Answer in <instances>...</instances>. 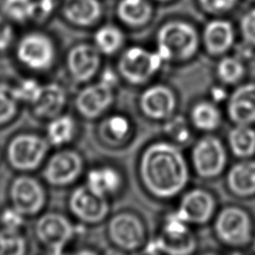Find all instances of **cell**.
Masks as SVG:
<instances>
[{
  "mask_svg": "<svg viewBox=\"0 0 255 255\" xmlns=\"http://www.w3.org/2000/svg\"><path fill=\"white\" fill-rule=\"evenodd\" d=\"M134 169L141 191L159 203L175 201L189 186L192 175L182 147L161 135L141 145Z\"/></svg>",
  "mask_w": 255,
  "mask_h": 255,
  "instance_id": "6da1fadb",
  "label": "cell"
},
{
  "mask_svg": "<svg viewBox=\"0 0 255 255\" xmlns=\"http://www.w3.org/2000/svg\"><path fill=\"white\" fill-rule=\"evenodd\" d=\"M210 226L215 241L231 252L247 250L255 242V216L240 203L220 205Z\"/></svg>",
  "mask_w": 255,
  "mask_h": 255,
  "instance_id": "7a4b0ae2",
  "label": "cell"
},
{
  "mask_svg": "<svg viewBox=\"0 0 255 255\" xmlns=\"http://www.w3.org/2000/svg\"><path fill=\"white\" fill-rule=\"evenodd\" d=\"M199 239L195 228L172 209L160 216L143 253L146 255H195Z\"/></svg>",
  "mask_w": 255,
  "mask_h": 255,
  "instance_id": "3957f363",
  "label": "cell"
},
{
  "mask_svg": "<svg viewBox=\"0 0 255 255\" xmlns=\"http://www.w3.org/2000/svg\"><path fill=\"white\" fill-rule=\"evenodd\" d=\"M105 235L109 245L130 255L143 253L151 232L143 214L132 207L111 212L105 222Z\"/></svg>",
  "mask_w": 255,
  "mask_h": 255,
  "instance_id": "277c9868",
  "label": "cell"
},
{
  "mask_svg": "<svg viewBox=\"0 0 255 255\" xmlns=\"http://www.w3.org/2000/svg\"><path fill=\"white\" fill-rule=\"evenodd\" d=\"M229 151L216 133H203L193 139L187 154L192 175L201 181H214L224 175L228 167Z\"/></svg>",
  "mask_w": 255,
  "mask_h": 255,
  "instance_id": "5b68a950",
  "label": "cell"
},
{
  "mask_svg": "<svg viewBox=\"0 0 255 255\" xmlns=\"http://www.w3.org/2000/svg\"><path fill=\"white\" fill-rule=\"evenodd\" d=\"M88 167L84 153L73 147L56 148L42 166V177L54 188H72L84 178Z\"/></svg>",
  "mask_w": 255,
  "mask_h": 255,
  "instance_id": "8992f818",
  "label": "cell"
},
{
  "mask_svg": "<svg viewBox=\"0 0 255 255\" xmlns=\"http://www.w3.org/2000/svg\"><path fill=\"white\" fill-rule=\"evenodd\" d=\"M156 52L162 61H186L192 58L199 46L195 28L188 22L172 20L164 23L155 36Z\"/></svg>",
  "mask_w": 255,
  "mask_h": 255,
  "instance_id": "52a82bcc",
  "label": "cell"
},
{
  "mask_svg": "<svg viewBox=\"0 0 255 255\" xmlns=\"http://www.w3.org/2000/svg\"><path fill=\"white\" fill-rule=\"evenodd\" d=\"M50 149L51 145L45 135L20 132L8 141L5 156L12 169L20 173H30L43 166Z\"/></svg>",
  "mask_w": 255,
  "mask_h": 255,
  "instance_id": "ba28073f",
  "label": "cell"
},
{
  "mask_svg": "<svg viewBox=\"0 0 255 255\" xmlns=\"http://www.w3.org/2000/svg\"><path fill=\"white\" fill-rule=\"evenodd\" d=\"M219 198L216 192L204 185L188 186L175 200L173 210L195 229L210 225L218 208Z\"/></svg>",
  "mask_w": 255,
  "mask_h": 255,
  "instance_id": "9c48e42d",
  "label": "cell"
},
{
  "mask_svg": "<svg viewBox=\"0 0 255 255\" xmlns=\"http://www.w3.org/2000/svg\"><path fill=\"white\" fill-rule=\"evenodd\" d=\"M67 209L78 225L95 227L106 222L112 212V201L95 193L82 182L71 188Z\"/></svg>",
  "mask_w": 255,
  "mask_h": 255,
  "instance_id": "30bf717a",
  "label": "cell"
},
{
  "mask_svg": "<svg viewBox=\"0 0 255 255\" xmlns=\"http://www.w3.org/2000/svg\"><path fill=\"white\" fill-rule=\"evenodd\" d=\"M137 136L135 120L126 112L111 111L96 121L94 137L107 150L127 149Z\"/></svg>",
  "mask_w": 255,
  "mask_h": 255,
  "instance_id": "8fae6325",
  "label": "cell"
},
{
  "mask_svg": "<svg viewBox=\"0 0 255 255\" xmlns=\"http://www.w3.org/2000/svg\"><path fill=\"white\" fill-rule=\"evenodd\" d=\"M78 226L70 215L59 211H47L39 214L34 225V234L48 252H65L75 240Z\"/></svg>",
  "mask_w": 255,
  "mask_h": 255,
  "instance_id": "7c38bea8",
  "label": "cell"
},
{
  "mask_svg": "<svg viewBox=\"0 0 255 255\" xmlns=\"http://www.w3.org/2000/svg\"><path fill=\"white\" fill-rule=\"evenodd\" d=\"M116 96V85L103 78L86 84L74 99L75 114L80 120L96 122L112 111Z\"/></svg>",
  "mask_w": 255,
  "mask_h": 255,
  "instance_id": "4fadbf2b",
  "label": "cell"
},
{
  "mask_svg": "<svg viewBox=\"0 0 255 255\" xmlns=\"http://www.w3.org/2000/svg\"><path fill=\"white\" fill-rule=\"evenodd\" d=\"M161 62L162 59L157 52L140 46H132L121 55L118 62V73L130 86H144L159 71Z\"/></svg>",
  "mask_w": 255,
  "mask_h": 255,
  "instance_id": "5bb4252c",
  "label": "cell"
},
{
  "mask_svg": "<svg viewBox=\"0 0 255 255\" xmlns=\"http://www.w3.org/2000/svg\"><path fill=\"white\" fill-rule=\"evenodd\" d=\"M83 182L95 193L113 202L127 190L128 176L121 164L113 160H100L88 165Z\"/></svg>",
  "mask_w": 255,
  "mask_h": 255,
  "instance_id": "9a60e30c",
  "label": "cell"
},
{
  "mask_svg": "<svg viewBox=\"0 0 255 255\" xmlns=\"http://www.w3.org/2000/svg\"><path fill=\"white\" fill-rule=\"evenodd\" d=\"M136 108L143 120L161 125L177 114V95L168 85L151 84L138 95Z\"/></svg>",
  "mask_w": 255,
  "mask_h": 255,
  "instance_id": "2e32d148",
  "label": "cell"
},
{
  "mask_svg": "<svg viewBox=\"0 0 255 255\" xmlns=\"http://www.w3.org/2000/svg\"><path fill=\"white\" fill-rule=\"evenodd\" d=\"M8 197L10 205L25 217L41 214L48 200L44 184L29 173H20L11 180Z\"/></svg>",
  "mask_w": 255,
  "mask_h": 255,
  "instance_id": "e0dca14e",
  "label": "cell"
},
{
  "mask_svg": "<svg viewBox=\"0 0 255 255\" xmlns=\"http://www.w3.org/2000/svg\"><path fill=\"white\" fill-rule=\"evenodd\" d=\"M17 58L27 68L46 71L53 65L55 47L52 40L41 33L25 35L17 46Z\"/></svg>",
  "mask_w": 255,
  "mask_h": 255,
  "instance_id": "ac0fdd59",
  "label": "cell"
},
{
  "mask_svg": "<svg viewBox=\"0 0 255 255\" xmlns=\"http://www.w3.org/2000/svg\"><path fill=\"white\" fill-rule=\"evenodd\" d=\"M224 117L231 125L255 127V83L241 84L227 96Z\"/></svg>",
  "mask_w": 255,
  "mask_h": 255,
  "instance_id": "d6986e66",
  "label": "cell"
},
{
  "mask_svg": "<svg viewBox=\"0 0 255 255\" xmlns=\"http://www.w3.org/2000/svg\"><path fill=\"white\" fill-rule=\"evenodd\" d=\"M101 66V53L95 45L78 44L67 56V70L70 78L80 85L88 84L97 76Z\"/></svg>",
  "mask_w": 255,
  "mask_h": 255,
  "instance_id": "ffe728a7",
  "label": "cell"
},
{
  "mask_svg": "<svg viewBox=\"0 0 255 255\" xmlns=\"http://www.w3.org/2000/svg\"><path fill=\"white\" fill-rule=\"evenodd\" d=\"M225 191L237 199L255 197V158L236 159L223 175Z\"/></svg>",
  "mask_w": 255,
  "mask_h": 255,
  "instance_id": "44dd1931",
  "label": "cell"
},
{
  "mask_svg": "<svg viewBox=\"0 0 255 255\" xmlns=\"http://www.w3.org/2000/svg\"><path fill=\"white\" fill-rule=\"evenodd\" d=\"M67 104L68 93L65 87L59 83L52 82L42 85L36 100L30 108L37 120L48 122L65 113Z\"/></svg>",
  "mask_w": 255,
  "mask_h": 255,
  "instance_id": "7402d4cb",
  "label": "cell"
},
{
  "mask_svg": "<svg viewBox=\"0 0 255 255\" xmlns=\"http://www.w3.org/2000/svg\"><path fill=\"white\" fill-rule=\"evenodd\" d=\"M186 117L193 130L199 134L216 133L225 119L218 104L211 99L193 103Z\"/></svg>",
  "mask_w": 255,
  "mask_h": 255,
  "instance_id": "603a6c76",
  "label": "cell"
},
{
  "mask_svg": "<svg viewBox=\"0 0 255 255\" xmlns=\"http://www.w3.org/2000/svg\"><path fill=\"white\" fill-rule=\"evenodd\" d=\"M235 40L233 25L225 19H212L203 29L202 43L208 54L220 56L230 50Z\"/></svg>",
  "mask_w": 255,
  "mask_h": 255,
  "instance_id": "cb8c5ba5",
  "label": "cell"
},
{
  "mask_svg": "<svg viewBox=\"0 0 255 255\" xmlns=\"http://www.w3.org/2000/svg\"><path fill=\"white\" fill-rule=\"evenodd\" d=\"M79 118L63 113L47 122L45 136L51 147L72 146L80 134Z\"/></svg>",
  "mask_w": 255,
  "mask_h": 255,
  "instance_id": "d4e9b609",
  "label": "cell"
},
{
  "mask_svg": "<svg viewBox=\"0 0 255 255\" xmlns=\"http://www.w3.org/2000/svg\"><path fill=\"white\" fill-rule=\"evenodd\" d=\"M103 8L99 0H65L62 5L64 18L79 27H89L102 16Z\"/></svg>",
  "mask_w": 255,
  "mask_h": 255,
  "instance_id": "484cf974",
  "label": "cell"
},
{
  "mask_svg": "<svg viewBox=\"0 0 255 255\" xmlns=\"http://www.w3.org/2000/svg\"><path fill=\"white\" fill-rule=\"evenodd\" d=\"M225 143L230 155L236 159L255 156V127L232 125L225 136Z\"/></svg>",
  "mask_w": 255,
  "mask_h": 255,
  "instance_id": "4316f807",
  "label": "cell"
},
{
  "mask_svg": "<svg viewBox=\"0 0 255 255\" xmlns=\"http://www.w3.org/2000/svg\"><path fill=\"white\" fill-rule=\"evenodd\" d=\"M117 15L126 25L140 27L149 21L152 8L148 0H120L117 5Z\"/></svg>",
  "mask_w": 255,
  "mask_h": 255,
  "instance_id": "83f0119b",
  "label": "cell"
},
{
  "mask_svg": "<svg viewBox=\"0 0 255 255\" xmlns=\"http://www.w3.org/2000/svg\"><path fill=\"white\" fill-rule=\"evenodd\" d=\"M194 133L187 117L178 113L161 124V136L181 147L193 141Z\"/></svg>",
  "mask_w": 255,
  "mask_h": 255,
  "instance_id": "f1b7e54d",
  "label": "cell"
},
{
  "mask_svg": "<svg viewBox=\"0 0 255 255\" xmlns=\"http://www.w3.org/2000/svg\"><path fill=\"white\" fill-rule=\"evenodd\" d=\"M125 36L122 30L112 24L100 27L94 35V45L101 54L113 55L123 46Z\"/></svg>",
  "mask_w": 255,
  "mask_h": 255,
  "instance_id": "f546056e",
  "label": "cell"
},
{
  "mask_svg": "<svg viewBox=\"0 0 255 255\" xmlns=\"http://www.w3.org/2000/svg\"><path fill=\"white\" fill-rule=\"evenodd\" d=\"M245 66L236 57L225 56L216 66L217 80L223 86H235L241 82L245 76Z\"/></svg>",
  "mask_w": 255,
  "mask_h": 255,
  "instance_id": "4dcf8cb0",
  "label": "cell"
},
{
  "mask_svg": "<svg viewBox=\"0 0 255 255\" xmlns=\"http://www.w3.org/2000/svg\"><path fill=\"white\" fill-rule=\"evenodd\" d=\"M28 246L23 231L0 227V255H27Z\"/></svg>",
  "mask_w": 255,
  "mask_h": 255,
  "instance_id": "1f68e13d",
  "label": "cell"
},
{
  "mask_svg": "<svg viewBox=\"0 0 255 255\" xmlns=\"http://www.w3.org/2000/svg\"><path fill=\"white\" fill-rule=\"evenodd\" d=\"M19 104L13 86L0 83V127L10 124L17 117Z\"/></svg>",
  "mask_w": 255,
  "mask_h": 255,
  "instance_id": "d6a6232c",
  "label": "cell"
},
{
  "mask_svg": "<svg viewBox=\"0 0 255 255\" xmlns=\"http://www.w3.org/2000/svg\"><path fill=\"white\" fill-rule=\"evenodd\" d=\"M35 4L33 0H2L1 6L4 15L16 22H25L34 17Z\"/></svg>",
  "mask_w": 255,
  "mask_h": 255,
  "instance_id": "836d02e7",
  "label": "cell"
},
{
  "mask_svg": "<svg viewBox=\"0 0 255 255\" xmlns=\"http://www.w3.org/2000/svg\"><path fill=\"white\" fill-rule=\"evenodd\" d=\"M42 85L32 79H26L18 85L13 86L15 96L19 103H26L31 106L36 100Z\"/></svg>",
  "mask_w": 255,
  "mask_h": 255,
  "instance_id": "e575fe53",
  "label": "cell"
},
{
  "mask_svg": "<svg viewBox=\"0 0 255 255\" xmlns=\"http://www.w3.org/2000/svg\"><path fill=\"white\" fill-rule=\"evenodd\" d=\"M26 217L11 205L5 207L0 212V225L2 228L23 231Z\"/></svg>",
  "mask_w": 255,
  "mask_h": 255,
  "instance_id": "d590c367",
  "label": "cell"
},
{
  "mask_svg": "<svg viewBox=\"0 0 255 255\" xmlns=\"http://www.w3.org/2000/svg\"><path fill=\"white\" fill-rule=\"evenodd\" d=\"M240 31L244 41L255 47V8L247 11L240 20Z\"/></svg>",
  "mask_w": 255,
  "mask_h": 255,
  "instance_id": "8d00e7d4",
  "label": "cell"
},
{
  "mask_svg": "<svg viewBox=\"0 0 255 255\" xmlns=\"http://www.w3.org/2000/svg\"><path fill=\"white\" fill-rule=\"evenodd\" d=\"M200 7L207 13L220 15L233 9L238 0H197Z\"/></svg>",
  "mask_w": 255,
  "mask_h": 255,
  "instance_id": "74e56055",
  "label": "cell"
},
{
  "mask_svg": "<svg viewBox=\"0 0 255 255\" xmlns=\"http://www.w3.org/2000/svg\"><path fill=\"white\" fill-rule=\"evenodd\" d=\"M13 39V29L9 21L0 15V51L6 50Z\"/></svg>",
  "mask_w": 255,
  "mask_h": 255,
  "instance_id": "f35d334b",
  "label": "cell"
},
{
  "mask_svg": "<svg viewBox=\"0 0 255 255\" xmlns=\"http://www.w3.org/2000/svg\"><path fill=\"white\" fill-rule=\"evenodd\" d=\"M66 255H102V251H99L92 246H81L70 252L66 251Z\"/></svg>",
  "mask_w": 255,
  "mask_h": 255,
  "instance_id": "ab89813d",
  "label": "cell"
},
{
  "mask_svg": "<svg viewBox=\"0 0 255 255\" xmlns=\"http://www.w3.org/2000/svg\"><path fill=\"white\" fill-rule=\"evenodd\" d=\"M102 255H130V254H128L119 248L109 245L102 251Z\"/></svg>",
  "mask_w": 255,
  "mask_h": 255,
  "instance_id": "60d3db41",
  "label": "cell"
},
{
  "mask_svg": "<svg viewBox=\"0 0 255 255\" xmlns=\"http://www.w3.org/2000/svg\"><path fill=\"white\" fill-rule=\"evenodd\" d=\"M195 255H229V254L219 252L218 250L209 249V250H204V251H202V252H197Z\"/></svg>",
  "mask_w": 255,
  "mask_h": 255,
  "instance_id": "b9f144b4",
  "label": "cell"
},
{
  "mask_svg": "<svg viewBox=\"0 0 255 255\" xmlns=\"http://www.w3.org/2000/svg\"><path fill=\"white\" fill-rule=\"evenodd\" d=\"M48 255H66L65 252H48Z\"/></svg>",
  "mask_w": 255,
  "mask_h": 255,
  "instance_id": "7bdbcfd3",
  "label": "cell"
},
{
  "mask_svg": "<svg viewBox=\"0 0 255 255\" xmlns=\"http://www.w3.org/2000/svg\"><path fill=\"white\" fill-rule=\"evenodd\" d=\"M229 255H243V254H241V252H231V254Z\"/></svg>",
  "mask_w": 255,
  "mask_h": 255,
  "instance_id": "ee69618b",
  "label": "cell"
},
{
  "mask_svg": "<svg viewBox=\"0 0 255 255\" xmlns=\"http://www.w3.org/2000/svg\"><path fill=\"white\" fill-rule=\"evenodd\" d=\"M155 1H159V2H166V1H170V0H155Z\"/></svg>",
  "mask_w": 255,
  "mask_h": 255,
  "instance_id": "f6af8a7d",
  "label": "cell"
},
{
  "mask_svg": "<svg viewBox=\"0 0 255 255\" xmlns=\"http://www.w3.org/2000/svg\"><path fill=\"white\" fill-rule=\"evenodd\" d=\"M0 160H1V152H0Z\"/></svg>",
  "mask_w": 255,
  "mask_h": 255,
  "instance_id": "bcb514c9",
  "label": "cell"
},
{
  "mask_svg": "<svg viewBox=\"0 0 255 255\" xmlns=\"http://www.w3.org/2000/svg\"><path fill=\"white\" fill-rule=\"evenodd\" d=\"M1 1H2V0H0V2H1Z\"/></svg>",
  "mask_w": 255,
  "mask_h": 255,
  "instance_id": "7dc6e473",
  "label": "cell"
},
{
  "mask_svg": "<svg viewBox=\"0 0 255 255\" xmlns=\"http://www.w3.org/2000/svg\"><path fill=\"white\" fill-rule=\"evenodd\" d=\"M254 1H255V0H254Z\"/></svg>",
  "mask_w": 255,
  "mask_h": 255,
  "instance_id": "c3c4849f",
  "label": "cell"
}]
</instances>
